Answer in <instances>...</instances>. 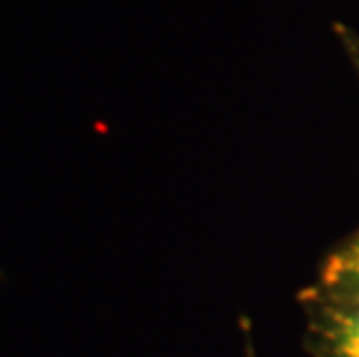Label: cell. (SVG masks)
<instances>
[{
    "mask_svg": "<svg viewBox=\"0 0 359 357\" xmlns=\"http://www.w3.org/2000/svg\"><path fill=\"white\" fill-rule=\"evenodd\" d=\"M318 283L359 290V230L327 255Z\"/></svg>",
    "mask_w": 359,
    "mask_h": 357,
    "instance_id": "2",
    "label": "cell"
},
{
    "mask_svg": "<svg viewBox=\"0 0 359 357\" xmlns=\"http://www.w3.org/2000/svg\"><path fill=\"white\" fill-rule=\"evenodd\" d=\"M350 54H353L355 63H357V70H359V42H355L353 47H350Z\"/></svg>",
    "mask_w": 359,
    "mask_h": 357,
    "instance_id": "3",
    "label": "cell"
},
{
    "mask_svg": "<svg viewBox=\"0 0 359 357\" xmlns=\"http://www.w3.org/2000/svg\"><path fill=\"white\" fill-rule=\"evenodd\" d=\"M306 344L316 357H359V290L318 283L302 295Z\"/></svg>",
    "mask_w": 359,
    "mask_h": 357,
    "instance_id": "1",
    "label": "cell"
}]
</instances>
